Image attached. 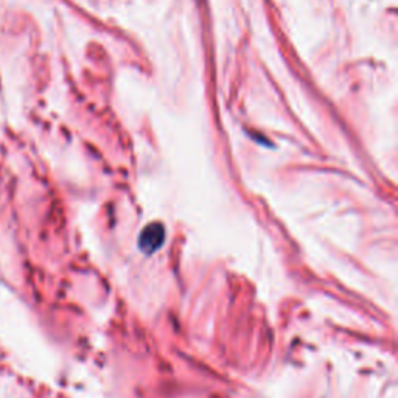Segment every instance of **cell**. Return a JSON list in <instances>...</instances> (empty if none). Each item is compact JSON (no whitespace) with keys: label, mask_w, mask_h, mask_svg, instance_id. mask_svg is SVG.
Listing matches in <instances>:
<instances>
[{"label":"cell","mask_w":398,"mask_h":398,"mask_svg":"<svg viewBox=\"0 0 398 398\" xmlns=\"http://www.w3.org/2000/svg\"><path fill=\"white\" fill-rule=\"evenodd\" d=\"M163 239H165L163 226H161L159 223H154L143 229L140 235V248L143 252L153 253L163 244Z\"/></svg>","instance_id":"obj_1"}]
</instances>
